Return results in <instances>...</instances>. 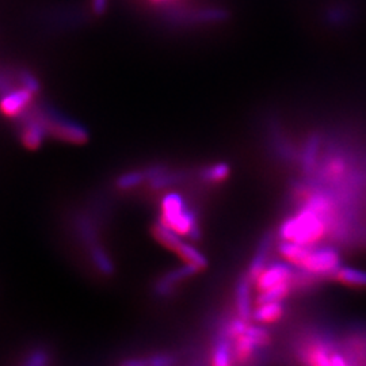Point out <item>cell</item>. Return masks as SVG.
I'll return each instance as SVG.
<instances>
[{
	"mask_svg": "<svg viewBox=\"0 0 366 366\" xmlns=\"http://www.w3.org/2000/svg\"><path fill=\"white\" fill-rule=\"evenodd\" d=\"M327 230V217L311 206H306L281 227V236L286 242L312 246L322 239Z\"/></svg>",
	"mask_w": 366,
	"mask_h": 366,
	"instance_id": "cell-1",
	"label": "cell"
},
{
	"mask_svg": "<svg viewBox=\"0 0 366 366\" xmlns=\"http://www.w3.org/2000/svg\"><path fill=\"white\" fill-rule=\"evenodd\" d=\"M298 267L306 273H311L313 276L334 274L339 267V255L335 249L330 247H322V249L309 247Z\"/></svg>",
	"mask_w": 366,
	"mask_h": 366,
	"instance_id": "cell-2",
	"label": "cell"
},
{
	"mask_svg": "<svg viewBox=\"0 0 366 366\" xmlns=\"http://www.w3.org/2000/svg\"><path fill=\"white\" fill-rule=\"evenodd\" d=\"M292 267L286 264H274L264 267L261 274L255 279V288L258 292H264L277 285L293 282Z\"/></svg>",
	"mask_w": 366,
	"mask_h": 366,
	"instance_id": "cell-3",
	"label": "cell"
},
{
	"mask_svg": "<svg viewBox=\"0 0 366 366\" xmlns=\"http://www.w3.org/2000/svg\"><path fill=\"white\" fill-rule=\"evenodd\" d=\"M34 97V92L30 91L28 88H21L16 90L11 94L4 95L0 99V112L3 116L9 118H14L19 116L23 109L31 102Z\"/></svg>",
	"mask_w": 366,
	"mask_h": 366,
	"instance_id": "cell-4",
	"label": "cell"
},
{
	"mask_svg": "<svg viewBox=\"0 0 366 366\" xmlns=\"http://www.w3.org/2000/svg\"><path fill=\"white\" fill-rule=\"evenodd\" d=\"M48 129L55 136H58L61 140L75 143V144H83L88 140V133L82 127L68 122V121H61L56 119L48 124Z\"/></svg>",
	"mask_w": 366,
	"mask_h": 366,
	"instance_id": "cell-5",
	"label": "cell"
},
{
	"mask_svg": "<svg viewBox=\"0 0 366 366\" xmlns=\"http://www.w3.org/2000/svg\"><path fill=\"white\" fill-rule=\"evenodd\" d=\"M284 315V307L281 301H270L258 304V308L252 311V319L255 322L261 324H270V323L277 322Z\"/></svg>",
	"mask_w": 366,
	"mask_h": 366,
	"instance_id": "cell-6",
	"label": "cell"
},
{
	"mask_svg": "<svg viewBox=\"0 0 366 366\" xmlns=\"http://www.w3.org/2000/svg\"><path fill=\"white\" fill-rule=\"evenodd\" d=\"M185 210L183 200L179 194L170 193L161 201V222L168 224Z\"/></svg>",
	"mask_w": 366,
	"mask_h": 366,
	"instance_id": "cell-7",
	"label": "cell"
},
{
	"mask_svg": "<svg viewBox=\"0 0 366 366\" xmlns=\"http://www.w3.org/2000/svg\"><path fill=\"white\" fill-rule=\"evenodd\" d=\"M333 276L339 282L349 285V286H354V288H365L366 286V271L358 270V269L338 267Z\"/></svg>",
	"mask_w": 366,
	"mask_h": 366,
	"instance_id": "cell-8",
	"label": "cell"
},
{
	"mask_svg": "<svg viewBox=\"0 0 366 366\" xmlns=\"http://www.w3.org/2000/svg\"><path fill=\"white\" fill-rule=\"evenodd\" d=\"M176 252L185 264H190L193 267H195L198 271L205 269L206 266H208V261H206L205 257L198 249H194L193 246L185 243V242L181 243V246L176 249Z\"/></svg>",
	"mask_w": 366,
	"mask_h": 366,
	"instance_id": "cell-9",
	"label": "cell"
},
{
	"mask_svg": "<svg viewBox=\"0 0 366 366\" xmlns=\"http://www.w3.org/2000/svg\"><path fill=\"white\" fill-rule=\"evenodd\" d=\"M197 271H198V270H197L195 267H193L190 264H186L185 267H182V269H179V270H176V271H173V273L167 274V276L158 284L156 289L159 291L161 294H168V293L171 292V289L176 286V284L178 281L188 279L189 276L197 273Z\"/></svg>",
	"mask_w": 366,
	"mask_h": 366,
	"instance_id": "cell-10",
	"label": "cell"
},
{
	"mask_svg": "<svg viewBox=\"0 0 366 366\" xmlns=\"http://www.w3.org/2000/svg\"><path fill=\"white\" fill-rule=\"evenodd\" d=\"M154 235L155 237L161 242V244L167 249H173L176 251V249L181 246L182 243V239L181 236L174 232L170 227H167L166 224H163L161 221H159L155 227H154Z\"/></svg>",
	"mask_w": 366,
	"mask_h": 366,
	"instance_id": "cell-11",
	"label": "cell"
},
{
	"mask_svg": "<svg viewBox=\"0 0 366 366\" xmlns=\"http://www.w3.org/2000/svg\"><path fill=\"white\" fill-rule=\"evenodd\" d=\"M236 306L242 319L247 321L252 315L251 298H249V279H242L236 289Z\"/></svg>",
	"mask_w": 366,
	"mask_h": 366,
	"instance_id": "cell-12",
	"label": "cell"
},
{
	"mask_svg": "<svg viewBox=\"0 0 366 366\" xmlns=\"http://www.w3.org/2000/svg\"><path fill=\"white\" fill-rule=\"evenodd\" d=\"M21 140H22V144L28 149L31 151L38 149L44 141V129L37 124H30L28 127H25L21 133Z\"/></svg>",
	"mask_w": 366,
	"mask_h": 366,
	"instance_id": "cell-13",
	"label": "cell"
},
{
	"mask_svg": "<svg viewBox=\"0 0 366 366\" xmlns=\"http://www.w3.org/2000/svg\"><path fill=\"white\" fill-rule=\"evenodd\" d=\"M255 348H257V345L254 343V340L246 333H243L242 335L236 337V345H235V349H232L235 358L240 362H246L249 358L252 357V354L255 352Z\"/></svg>",
	"mask_w": 366,
	"mask_h": 366,
	"instance_id": "cell-14",
	"label": "cell"
},
{
	"mask_svg": "<svg viewBox=\"0 0 366 366\" xmlns=\"http://www.w3.org/2000/svg\"><path fill=\"white\" fill-rule=\"evenodd\" d=\"M291 285H292V282H288V284L277 285L274 288H270L264 292L259 293L257 303L264 304V303H270V301H282L291 291Z\"/></svg>",
	"mask_w": 366,
	"mask_h": 366,
	"instance_id": "cell-15",
	"label": "cell"
},
{
	"mask_svg": "<svg viewBox=\"0 0 366 366\" xmlns=\"http://www.w3.org/2000/svg\"><path fill=\"white\" fill-rule=\"evenodd\" d=\"M269 251V239H264L262 246L258 249L257 255L254 257L252 262L249 264V281H255L257 277L261 274V271L264 269V262Z\"/></svg>",
	"mask_w": 366,
	"mask_h": 366,
	"instance_id": "cell-16",
	"label": "cell"
},
{
	"mask_svg": "<svg viewBox=\"0 0 366 366\" xmlns=\"http://www.w3.org/2000/svg\"><path fill=\"white\" fill-rule=\"evenodd\" d=\"M234 354L231 345L227 339L220 340L213 352V364L215 365H230L231 364V355Z\"/></svg>",
	"mask_w": 366,
	"mask_h": 366,
	"instance_id": "cell-17",
	"label": "cell"
},
{
	"mask_svg": "<svg viewBox=\"0 0 366 366\" xmlns=\"http://www.w3.org/2000/svg\"><path fill=\"white\" fill-rule=\"evenodd\" d=\"M230 173H231V170H230L228 164L219 163V164H215L213 167H209L208 170L204 171V179L209 181V182H222L228 178Z\"/></svg>",
	"mask_w": 366,
	"mask_h": 366,
	"instance_id": "cell-18",
	"label": "cell"
},
{
	"mask_svg": "<svg viewBox=\"0 0 366 366\" xmlns=\"http://www.w3.org/2000/svg\"><path fill=\"white\" fill-rule=\"evenodd\" d=\"M144 174L134 171V173H128L124 176H119L117 179V186L122 190H128V189H133L137 185H140L144 181Z\"/></svg>",
	"mask_w": 366,
	"mask_h": 366,
	"instance_id": "cell-19",
	"label": "cell"
},
{
	"mask_svg": "<svg viewBox=\"0 0 366 366\" xmlns=\"http://www.w3.org/2000/svg\"><path fill=\"white\" fill-rule=\"evenodd\" d=\"M92 257H94V261H95V264L97 266L102 270L103 273H106V274H110L112 271H113V266H112V262H110V259L104 255V252H103L101 249H94V252H92Z\"/></svg>",
	"mask_w": 366,
	"mask_h": 366,
	"instance_id": "cell-20",
	"label": "cell"
},
{
	"mask_svg": "<svg viewBox=\"0 0 366 366\" xmlns=\"http://www.w3.org/2000/svg\"><path fill=\"white\" fill-rule=\"evenodd\" d=\"M316 155H318V139L312 137L309 140V143H308L306 155H304V164H306L307 168L313 166L315 159H316Z\"/></svg>",
	"mask_w": 366,
	"mask_h": 366,
	"instance_id": "cell-21",
	"label": "cell"
},
{
	"mask_svg": "<svg viewBox=\"0 0 366 366\" xmlns=\"http://www.w3.org/2000/svg\"><path fill=\"white\" fill-rule=\"evenodd\" d=\"M21 82H22V86H23V87L28 88L30 91H33L34 94H36V92H38V90H40L38 80H37L31 73H21Z\"/></svg>",
	"mask_w": 366,
	"mask_h": 366,
	"instance_id": "cell-22",
	"label": "cell"
},
{
	"mask_svg": "<svg viewBox=\"0 0 366 366\" xmlns=\"http://www.w3.org/2000/svg\"><path fill=\"white\" fill-rule=\"evenodd\" d=\"M107 0H91V9L94 14L102 15L106 11Z\"/></svg>",
	"mask_w": 366,
	"mask_h": 366,
	"instance_id": "cell-23",
	"label": "cell"
},
{
	"mask_svg": "<svg viewBox=\"0 0 366 366\" xmlns=\"http://www.w3.org/2000/svg\"><path fill=\"white\" fill-rule=\"evenodd\" d=\"M171 361H170V358L168 357H166V355H159V357H154L152 360H149L148 361V364H151V365H167V364H170Z\"/></svg>",
	"mask_w": 366,
	"mask_h": 366,
	"instance_id": "cell-24",
	"label": "cell"
}]
</instances>
